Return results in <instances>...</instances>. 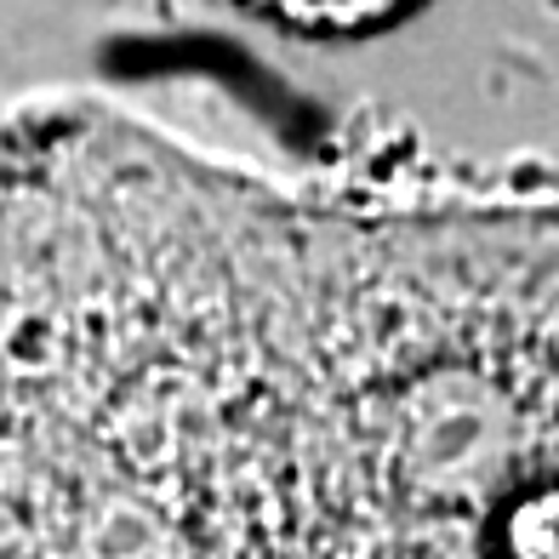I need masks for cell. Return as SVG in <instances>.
<instances>
[{
  "instance_id": "cell-1",
  "label": "cell",
  "mask_w": 559,
  "mask_h": 559,
  "mask_svg": "<svg viewBox=\"0 0 559 559\" xmlns=\"http://www.w3.org/2000/svg\"><path fill=\"white\" fill-rule=\"evenodd\" d=\"M246 7L297 35H360L389 23L405 0H246Z\"/></svg>"
}]
</instances>
